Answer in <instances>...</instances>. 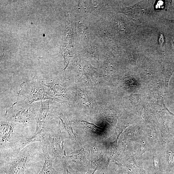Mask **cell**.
I'll return each instance as SVG.
<instances>
[{
  "instance_id": "6da1fadb",
  "label": "cell",
  "mask_w": 174,
  "mask_h": 174,
  "mask_svg": "<svg viewBox=\"0 0 174 174\" xmlns=\"http://www.w3.org/2000/svg\"><path fill=\"white\" fill-rule=\"evenodd\" d=\"M0 128V157H3L12 152L16 145L25 135L24 128L6 120H1Z\"/></svg>"
},
{
  "instance_id": "9c48e42d",
  "label": "cell",
  "mask_w": 174,
  "mask_h": 174,
  "mask_svg": "<svg viewBox=\"0 0 174 174\" xmlns=\"http://www.w3.org/2000/svg\"><path fill=\"white\" fill-rule=\"evenodd\" d=\"M59 118L61 120L64 128L68 133L71 138L72 139L75 138V135L72 128L70 122L68 117H66L63 115H60L59 117Z\"/></svg>"
},
{
  "instance_id": "7a4b0ae2",
  "label": "cell",
  "mask_w": 174,
  "mask_h": 174,
  "mask_svg": "<svg viewBox=\"0 0 174 174\" xmlns=\"http://www.w3.org/2000/svg\"><path fill=\"white\" fill-rule=\"evenodd\" d=\"M38 113L31 104L16 101L6 112V120L23 128L36 124Z\"/></svg>"
},
{
  "instance_id": "8992f818",
  "label": "cell",
  "mask_w": 174,
  "mask_h": 174,
  "mask_svg": "<svg viewBox=\"0 0 174 174\" xmlns=\"http://www.w3.org/2000/svg\"><path fill=\"white\" fill-rule=\"evenodd\" d=\"M41 146L43 153L44 162L41 170L38 174H58L53 167L52 162L54 158L51 157L48 152L47 141L41 142Z\"/></svg>"
},
{
  "instance_id": "52a82bcc",
  "label": "cell",
  "mask_w": 174,
  "mask_h": 174,
  "mask_svg": "<svg viewBox=\"0 0 174 174\" xmlns=\"http://www.w3.org/2000/svg\"><path fill=\"white\" fill-rule=\"evenodd\" d=\"M48 146H49L54 158L62 155H65L64 150L63 140L60 136L55 134L48 133Z\"/></svg>"
},
{
  "instance_id": "30bf717a",
  "label": "cell",
  "mask_w": 174,
  "mask_h": 174,
  "mask_svg": "<svg viewBox=\"0 0 174 174\" xmlns=\"http://www.w3.org/2000/svg\"><path fill=\"white\" fill-rule=\"evenodd\" d=\"M172 5L173 6V7L174 8V0L172 1Z\"/></svg>"
},
{
  "instance_id": "ba28073f",
  "label": "cell",
  "mask_w": 174,
  "mask_h": 174,
  "mask_svg": "<svg viewBox=\"0 0 174 174\" xmlns=\"http://www.w3.org/2000/svg\"><path fill=\"white\" fill-rule=\"evenodd\" d=\"M41 106L37 114L35 133L39 132L44 129V125L50 108L51 100L41 101Z\"/></svg>"
},
{
  "instance_id": "277c9868",
  "label": "cell",
  "mask_w": 174,
  "mask_h": 174,
  "mask_svg": "<svg viewBox=\"0 0 174 174\" xmlns=\"http://www.w3.org/2000/svg\"><path fill=\"white\" fill-rule=\"evenodd\" d=\"M47 100H54L39 79H33L21 84L17 101L31 105L35 102Z\"/></svg>"
},
{
  "instance_id": "5b68a950",
  "label": "cell",
  "mask_w": 174,
  "mask_h": 174,
  "mask_svg": "<svg viewBox=\"0 0 174 174\" xmlns=\"http://www.w3.org/2000/svg\"><path fill=\"white\" fill-rule=\"evenodd\" d=\"M48 137V133L45 131L44 129L39 132L35 133L32 136L29 137L24 136L16 145L12 152L7 156L18 153L26 146L35 142H42L47 141Z\"/></svg>"
},
{
  "instance_id": "3957f363",
  "label": "cell",
  "mask_w": 174,
  "mask_h": 174,
  "mask_svg": "<svg viewBox=\"0 0 174 174\" xmlns=\"http://www.w3.org/2000/svg\"><path fill=\"white\" fill-rule=\"evenodd\" d=\"M37 147V145L33 143L26 146L18 153L2 158L4 160L5 172L6 174H24L27 164Z\"/></svg>"
}]
</instances>
